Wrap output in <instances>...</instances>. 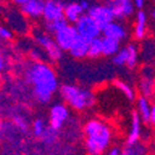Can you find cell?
Returning <instances> with one entry per match:
<instances>
[{
	"label": "cell",
	"mask_w": 155,
	"mask_h": 155,
	"mask_svg": "<svg viewBox=\"0 0 155 155\" xmlns=\"http://www.w3.org/2000/svg\"><path fill=\"white\" fill-rule=\"evenodd\" d=\"M25 78L28 83L34 86V97L41 104H46L51 101L58 87L54 68L42 61H34L25 72Z\"/></svg>",
	"instance_id": "obj_1"
},
{
	"label": "cell",
	"mask_w": 155,
	"mask_h": 155,
	"mask_svg": "<svg viewBox=\"0 0 155 155\" xmlns=\"http://www.w3.org/2000/svg\"><path fill=\"white\" fill-rule=\"evenodd\" d=\"M84 147L89 155H102L112 143V129L101 119H89L84 127Z\"/></svg>",
	"instance_id": "obj_2"
},
{
	"label": "cell",
	"mask_w": 155,
	"mask_h": 155,
	"mask_svg": "<svg viewBox=\"0 0 155 155\" xmlns=\"http://www.w3.org/2000/svg\"><path fill=\"white\" fill-rule=\"evenodd\" d=\"M60 94L66 104L74 110H84L93 107L96 103L93 92L74 84H62L60 87Z\"/></svg>",
	"instance_id": "obj_3"
},
{
	"label": "cell",
	"mask_w": 155,
	"mask_h": 155,
	"mask_svg": "<svg viewBox=\"0 0 155 155\" xmlns=\"http://www.w3.org/2000/svg\"><path fill=\"white\" fill-rule=\"evenodd\" d=\"M76 31L78 34V36L86 38L87 41H91L96 37H99L102 34L101 28L97 25V22L89 16L87 12L81 15V18L77 20L74 24Z\"/></svg>",
	"instance_id": "obj_4"
},
{
	"label": "cell",
	"mask_w": 155,
	"mask_h": 155,
	"mask_svg": "<svg viewBox=\"0 0 155 155\" xmlns=\"http://www.w3.org/2000/svg\"><path fill=\"white\" fill-rule=\"evenodd\" d=\"M35 41H36V44H38V46L42 47L46 51V54L51 61L61 60L63 51L58 47V45L55 41V38H52L48 34L36 31L35 32Z\"/></svg>",
	"instance_id": "obj_5"
},
{
	"label": "cell",
	"mask_w": 155,
	"mask_h": 155,
	"mask_svg": "<svg viewBox=\"0 0 155 155\" xmlns=\"http://www.w3.org/2000/svg\"><path fill=\"white\" fill-rule=\"evenodd\" d=\"M106 5L112 10L114 19L117 20L130 18L135 11L133 0H108Z\"/></svg>",
	"instance_id": "obj_6"
},
{
	"label": "cell",
	"mask_w": 155,
	"mask_h": 155,
	"mask_svg": "<svg viewBox=\"0 0 155 155\" xmlns=\"http://www.w3.org/2000/svg\"><path fill=\"white\" fill-rule=\"evenodd\" d=\"M87 14L97 22L101 30L104 26H107L109 22L115 20L112 10L107 5H91V8L87 10Z\"/></svg>",
	"instance_id": "obj_7"
},
{
	"label": "cell",
	"mask_w": 155,
	"mask_h": 155,
	"mask_svg": "<svg viewBox=\"0 0 155 155\" xmlns=\"http://www.w3.org/2000/svg\"><path fill=\"white\" fill-rule=\"evenodd\" d=\"M68 115H70V110L67 106L64 103H56L50 109L48 125L56 129V130H60L63 127V124L66 123V120L68 119Z\"/></svg>",
	"instance_id": "obj_8"
},
{
	"label": "cell",
	"mask_w": 155,
	"mask_h": 155,
	"mask_svg": "<svg viewBox=\"0 0 155 155\" xmlns=\"http://www.w3.org/2000/svg\"><path fill=\"white\" fill-rule=\"evenodd\" d=\"M77 36H78V34L76 31L74 25H71V24H67L64 28H62L56 34H54L55 41L62 51H68V48L71 47L72 42L74 41V38Z\"/></svg>",
	"instance_id": "obj_9"
},
{
	"label": "cell",
	"mask_w": 155,
	"mask_h": 155,
	"mask_svg": "<svg viewBox=\"0 0 155 155\" xmlns=\"http://www.w3.org/2000/svg\"><path fill=\"white\" fill-rule=\"evenodd\" d=\"M64 5L61 0H45L42 18L45 21H54L63 18Z\"/></svg>",
	"instance_id": "obj_10"
},
{
	"label": "cell",
	"mask_w": 155,
	"mask_h": 155,
	"mask_svg": "<svg viewBox=\"0 0 155 155\" xmlns=\"http://www.w3.org/2000/svg\"><path fill=\"white\" fill-rule=\"evenodd\" d=\"M45 6V0H29L28 3L21 5V12L31 19H38L42 16Z\"/></svg>",
	"instance_id": "obj_11"
},
{
	"label": "cell",
	"mask_w": 155,
	"mask_h": 155,
	"mask_svg": "<svg viewBox=\"0 0 155 155\" xmlns=\"http://www.w3.org/2000/svg\"><path fill=\"white\" fill-rule=\"evenodd\" d=\"M102 34L103 36L106 37H110V38H114L117 41H122L127 37V29L123 26L120 22H117V21H112L109 22L107 26H104L102 29Z\"/></svg>",
	"instance_id": "obj_12"
},
{
	"label": "cell",
	"mask_w": 155,
	"mask_h": 155,
	"mask_svg": "<svg viewBox=\"0 0 155 155\" xmlns=\"http://www.w3.org/2000/svg\"><path fill=\"white\" fill-rule=\"evenodd\" d=\"M141 134V119L139 117L138 112H132L130 115V128L127 137V145H132L137 141H139Z\"/></svg>",
	"instance_id": "obj_13"
},
{
	"label": "cell",
	"mask_w": 155,
	"mask_h": 155,
	"mask_svg": "<svg viewBox=\"0 0 155 155\" xmlns=\"http://www.w3.org/2000/svg\"><path fill=\"white\" fill-rule=\"evenodd\" d=\"M88 42L86 38L81 37V36H77L74 38V41L72 42L71 47L68 48V52L72 57L74 58H84L87 57V52H88Z\"/></svg>",
	"instance_id": "obj_14"
},
{
	"label": "cell",
	"mask_w": 155,
	"mask_h": 155,
	"mask_svg": "<svg viewBox=\"0 0 155 155\" xmlns=\"http://www.w3.org/2000/svg\"><path fill=\"white\" fill-rule=\"evenodd\" d=\"M147 14L144 12L143 9L138 10L137 15H135V26H134V37L137 40H143L147 34Z\"/></svg>",
	"instance_id": "obj_15"
},
{
	"label": "cell",
	"mask_w": 155,
	"mask_h": 155,
	"mask_svg": "<svg viewBox=\"0 0 155 155\" xmlns=\"http://www.w3.org/2000/svg\"><path fill=\"white\" fill-rule=\"evenodd\" d=\"M82 14H84L82 6L80 5V3H76V2L67 4L63 10V18L67 20L68 24H72V25L81 18Z\"/></svg>",
	"instance_id": "obj_16"
},
{
	"label": "cell",
	"mask_w": 155,
	"mask_h": 155,
	"mask_svg": "<svg viewBox=\"0 0 155 155\" xmlns=\"http://www.w3.org/2000/svg\"><path fill=\"white\" fill-rule=\"evenodd\" d=\"M120 50V41H117L110 37H102V55L113 56Z\"/></svg>",
	"instance_id": "obj_17"
},
{
	"label": "cell",
	"mask_w": 155,
	"mask_h": 155,
	"mask_svg": "<svg viewBox=\"0 0 155 155\" xmlns=\"http://www.w3.org/2000/svg\"><path fill=\"white\" fill-rule=\"evenodd\" d=\"M137 106H138V114L140 119L145 122V123H149V118H150V103L148 101L147 97L144 96H140L138 99H137Z\"/></svg>",
	"instance_id": "obj_18"
},
{
	"label": "cell",
	"mask_w": 155,
	"mask_h": 155,
	"mask_svg": "<svg viewBox=\"0 0 155 155\" xmlns=\"http://www.w3.org/2000/svg\"><path fill=\"white\" fill-rule=\"evenodd\" d=\"M139 88H140V92H141V96L144 97H151L154 94V91H155V82L151 77L149 76H145V77H141L140 78V82H139Z\"/></svg>",
	"instance_id": "obj_19"
},
{
	"label": "cell",
	"mask_w": 155,
	"mask_h": 155,
	"mask_svg": "<svg viewBox=\"0 0 155 155\" xmlns=\"http://www.w3.org/2000/svg\"><path fill=\"white\" fill-rule=\"evenodd\" d=\"M127 61H125V66L128 68H134L138 63V47L134 44H129L127 47Z\"/></svg>",
	"instance_id": "obj_20"
},
{
	"label": "cell",
	"mask_w": 155,
	"mask_h": 155,
	"mask_svg": "<svg viewBox=\"0 0 155 155\" xmlns=\"http://www.w3.org/2000/svg\"><path fill=\"white\" fill-rule=\"evenodd\" d=\"M102 56V37H96L93 40L88 42V52L87 57L91 58H97Z\"/></svg>",
	"instance_id": "obj_21"
},
{
	"label": "cell",
	"mask_w": 155,
	"mask_h": 155,
	"mask_svg": "<svg viewBox=\"0 0 155 155\" xmlns=\"http://www.w3.org/2000/svg\"><path fill=\"white\" fill-rule=\"evenodd\" d=\"M40 139L42 140V143L46 145H52L54 143H56L58 139V130L54 129L52 127L47 125L45 132L42 133V135L40 137Z\"/></svg>",
	"instance_id": "obj_22"
},
{
	"label": "cell",
	"mask_w": 155,
	"mask_h": 155,
	"mask_svg": "<svg viewBox=\"0 0 155 155\" xmlns=\"http://www.w3.org/2000/svg\"><path fill=\"white\" fill-rule=\"evenodd\" d=\"M68 22L64 18H61V19H57L54 21H46L45 22V30L48 34H56L58 30H61L62 28L66 26Z\"/></svg>",
	"instance_id": "obj_23"
},
{
	"label": "cell",
	"mask_w": 155,
	"mask_h": 155,
	"mask_svg": "<svg viewBox=\"0 0 155 155\" xmlns=\"http://www.w3.org/2000/svg\"><path fill=\"white\" fill-rule=\"evenodd\" d=\"M147 153V149L143 144H140L139 141H137V143L132 144V145H127L122 154L120 155H145Z\"/></svg>",
	"instance_id": "obj_24"
},
{
	"label": "cell",
	"mask_w": 155,
	"mask_h": 155,
	"mask_svg": "<svg viewBox=\"0 0 155 155\" xmlns=\"http://www.w3.org/2000/svg\"><path fill=\"white\" fill-rule=\"evenodd\" d=\"M114 84H115V87H117L119 91L129 99V101H134V98H135V93H134V91H133V88L129 86L127 82H124V81H119V80H117V81H114Z\"/></svg>",
	"instance_id": "obj_25"
},
{
	"label": "cell",
	"mask_w": 155,
	"mask_h": 155,
	"mask_svg": "<svg viewBox=\"0 0 155 155\" xmlns=\"http://www.w3.org/2000/svg\"><path fill=\"white\" fill-rule=\"evenodd\" d=\"M46 123L42 118H36L34 122H32V125H31V129H32V133L36 138H40L42 135V133L45 132L46 129Z\"/></svg>",
	"instance_id": "obj_26"
},
{
	"label": "cell",
	"mask_w": 155,
	"mask_h": 155,
	"mask_svg": "<svg viewBox=\"0 0 155 155\" xmlns=\"http://www.w3.org/2000/svg\"><path fill=\"white\" fill-rule=\"evenodd\" d=\"M125 61H127V48L125 47L120 48L117 54H114L112 56V62L115 66H124Z\"/></svg>",
	"instance_id": "obj_27"
},
{
	"label": "cell",
	"mask_w": 155,
	"mask_h": 155,
	"mask_svg": "<svg viewBox=\"0 0 155 155\" xmlns=\"http://www.w3.org/2000/svg\"><path fill=\"white\" fill-rule=\"evenodd\" d=\"M12 122H14L16 128H19L22 133H26L29 130V123L24 115H14L12 117Z\"/></svg>",
	"instance_id": "obj_28"
},
{
	"label": "cell",
	"mask_w": 155,
	"mask_h": 155,
	"mask_svg": "<svg viewBox=\"0 0 155 155\" xmlns=\"http://www.w3.org/2000/svg\"><path fill=\"white\" fill-rule=\"evenodd\" d=\"M11 37H12V32L9 29L0 26V38H3V40H10Z\"/></svg>",
	"instance_id": "obj_29"
},
{
	"label": "cell",
	"mask_w": 155,
	"mask_h": 155,
	"mask_svg": "<svg viewBox=\"0 0 155 155\" xmlns=\"http://www.w3.org/2000/svg\"><path fill=\"white\" fill-rule=\"evenodd\" d=\"M42 51L40 50V48H31L30 50V57L34 60V61H41V54Z\"/></svg>",
	"instance_id": "obj_30"
},
{
	"label": "cell",
	"mask_w": 155,
	"mask_h": 155,
	"mask_svg": "<svg viewBox=\"0 0 155 155\" xmlns=\"http://www.w3.org/2000/svg\"><path fill=\"white\" fill-rule=\"evenodd\" d=\"M149 123H151L155 127V104L151 106L150 108V118H149Z\"/></svg>",
	"instance_id": "obj_31"
},
{
	"label": "cell",
	"mask_w": 155,
	"mask_h": 155,
	"mask_svg": "<svg viewBox=\"0 0 155 155\" xmlns=\"http://www.w3.org/2000/svg\"><path fill=\"white\" fill-rule=\"evenodd\" d=\"M80 5L82 6V9H83V11L84 12H87V10L89 9V8H91V3H89V0H81V2H80Z\"/></svg>",
	"instance_id": "obj_32"
},
{
	"label": "cell",
	"mask_w": 155,
	"mask_h": 155,
	"mask_svg": "<svg viewBox=\"0 0 155 155\" xmlns=\"http://www.w3.org/2000/svg\"><path fill=\"white\" fill-rule=\"evenodd\" d=\"M120 154H122V150H120L118 147L110 148V149L108 150V153H107V155H120Z\"/></svg>",
	"instance_id": "obj_33"
},
{
	"label": "cell",
	"mask_w": 155,
	"mask_h": 155,
	"mask_svg": "<svg viewBox=\"0 0 155 155\" xmlns=\"http://www.w3.org/2000/svg\"><path fill=\"white\" fill-rule=\"evenodd\" d=\"M133 4L135 6V9L140 10V9H143V6L145 5V0H133Z\"/></svg>",
	"instance_id": "obj_34"
},
{
	"label": "cell",
	"mask_w": 155,
	"mask_h": 155,
	"mask_svg": "<svg viewBox=\"0 0 155 155\" xmlns=\"http://www.w3.org/2000/svg\"><path fill=\"white\" fill-rule=\"evenodd\" d=\"M12 2H14L15 4H18V5H20V6H21V5H24L25 3H28L29 0H12Z\"/></svg>",
	"instance_id": "obj_35"
},
{
	"label": "cell",
	"mask_w": 155,
	"mask_h": 155,
	"mask_svg": "<svg viewBox=\"0 0 155 155\" xmlns=\"http://www.w3.org/2000/svg\"><path fill=\"white\" fill-rule=\"evenodd\" d=\"M4 67H5V62H4V58L0 56V71H3L4 70Z\"/></svg>",
	"instance_id": "obj_36"
},
{
	"label": "cell",
	"mask_w": 155,
	"mask_h": 155,
	"mask_svg": "<svg viewBox=\"0 0 155 155\" xmlns=\"http://www.w3.org/2000/svg\"><path fill=\"white\" fill-rule=\"evenodd\" d=\"M2 128H3V120L0 119V130H2Z\"/></svg>",
	"instance_id": "obj_37"
},
{
	"label": "cell",
	"mask_w": 155,
	"mask_h": 155,
	"mask_svg": "<svg viewBox=\"0 0 155 155\" xmlns=\"http://www.w3.org/2000/svg\"><path fill=\"white\" fill-rule=\"evenodd\" d=\"M153 19H154V20H155V10H154V11H153Z\"/></svg>",
	"instance_id": "obj_38"
}]
</instances>
